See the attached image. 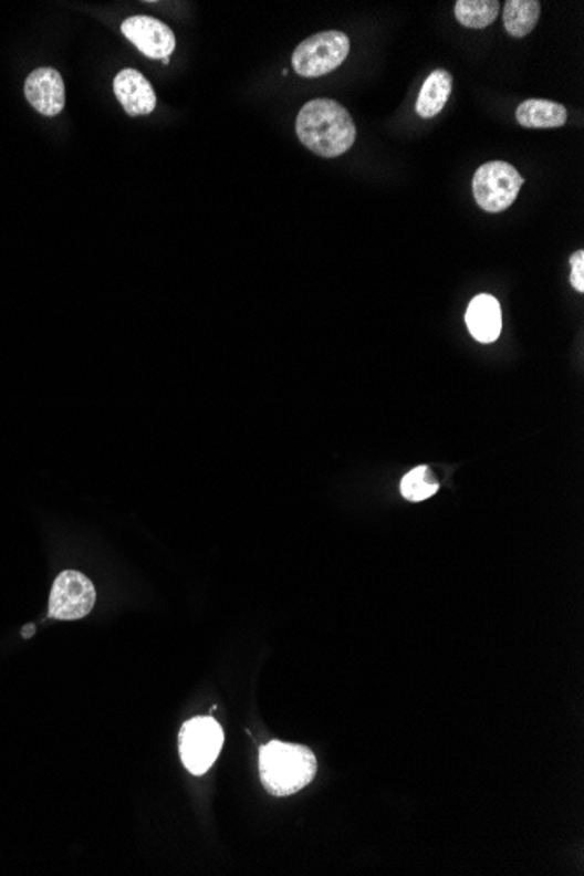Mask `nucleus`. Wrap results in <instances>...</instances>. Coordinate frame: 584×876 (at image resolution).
Instances as JSON below:
<instances>
[{"instance_id":"nucleus-7","label":"nucleus","mask_w":584,"mask_h":876,"mask_svg":"<svg viewBox=\"0 0 584 876\" xmlns=\"http://www.w3.org/2000/svg\"><path fill=\"white\" fill-rule=\"evenodd\" d=\"M123 35L144 56L153 60L170 59L176 50V35L164 21L150 17H132L123 21Z\"/></svg>"},{"instance_id":"nucleus-8","label":"nucleus","mask_w":584,"mask_h":876,"mask_svg":"<svg viewBox=\"0 0 584 876\" xmlns=\"http://www.w3.org/2000/svg\"><path fill=\"white\" fill-rule=\"evenodd\" d=\"M29 104L42 116H59L65 107V84L56 69H35L25 81Z\"/></svg>"},{"instance_id":"nucleus-2","label":"nucleus","mask_w":584,"mask_h":876,"mask_svg":"<svg viewBox=\"0 0 584 876\" xmlns=\"http://www.w3.org/2000/svg\"><path fill=\"white\" fill-rule=\"evenodd\" d=\"M317 760L305 745L280 740L267 743L259 752V773L264 789L273 796L284 797L300 793L313 781Z\"/></svg>"},{"instance_id":"nucleus-15","label":"nucleus","mask_w":584,"mask_h":876,"mask_svg":"<svg viewBox=\"0 0 584 876\" xmlns=\"http://www.w3.org/2000/svg\"><path fill=\"white\" fill-rule=\"evenodd\" d=\"M438 490L439 483L427 466H420V468L409 471L401 481L403 497L411 502L426 501Z\"/></svg>"},{"instance_id":"nucleus-16","label":"nucleus","mask_w":584,"mask_h":876,"mask_svg":"<svg viewBox=\"0 0 584 876\" xmlns=\"http://www.w3.org/2000/svg\"><path fill=\"white\" fill-rule=\"evenodd\" d=\"M571 284L577 292H584V252L577 251L571 258Z\"/></svg>"},{"instance_id":"nucleus-5","label":"nucleus","mask_w":584,"mask_h":876,"mask_svg":"<svg viewBox=\"0 0 584 876\" xmlns=\"http://www.w3.org/2000/svg\"><path fill=\"white\" fill-rule=\"evenodd\" d=\"M225 743V731L212 718H195L184 722L179 734L180 758L192 775L209 772Z\"/></svg>"},{"instance_id":"nucleus-12","label":"nucleus","mask_w":584,"mask_h":876,"mask_svg":"<svg viewBox=\"0 0 584 876\" xmlns=\"http://www.w3.org/2000/svg\"><path fill=\"white\" fill-rule=\"evenodd\" d=\"M517 119L525 128H560L567 123V109L559 102L532 98L518 105Z\"/></svg>"},{"instance_id":"nucleus-4","label":"nucleus","mask_w":584,"mask_h":876,"mask_svg":"<svg viewBox=\"0 0 584 876\" xmlns=\"http://www.w3.org/2000/svg\"><path fill=\"white\" fill-rule=\"evenodd\" d=\"M523 177L513 165L490 161L481 165L472 177V195L484 212L499 213L510 209L522 189Z\"/></svg>"},{"instance_id":"nucleus-11","label":"nucleus","mask_w":584,"mask_h":876,"mask_svg":"<svg viewBox=\"0 0 584 876\" xmlns=\"http://www.w3.org/2000/svg\"><path fill=\"white\" fill-rule=\"evenodd\" d=\"M451 77L450 72L445 69H438L427 77L426 83L421 86L420 95L417 101V114L424 119L438 116L445 105L448 104V98L451 95Z\"/></svg>"},{"instance_id":"nucleus-9","label":"nucleus","mask_w":584,"mask_h":876,"mask_svg":"<svg viewBox=\"0 0 584 876\" xmlns=\"http://www.w3.org/2000/svg\"><path fill=\"white\" fill-rule=\"evenodd\" d=\"M114 95L128 116H147L156 109L155 88L135 69H125L114 77Z\"/></svg>"},{"instance_id":"nucleus-6","label":"nucleus","mask_w":584,"mask_h":876,"mask_svg":"<svg viewBox=\"0 0 584 876\" xmlns=\"http://www.w3.org/2000/svg\"><path fill=\"white\" fill-rule=\"evenodd\" d=\"M96 592L92 581L77 571H63L51 588L50 618L72 622L88 616L95 607Z\"/></svg>"},{"instance_id":"nucleus-1","label":"nucleus","mask_w":584,"mask_h":876,"mask_svg":"<svg viewBox=\"0 0 584 876\" xmlns=\"http://www.w3.org/2000/svg\"><path fill=\"white\" fill-rule=\"evenodd\" d=\"M296 134L301 144L322 158H336L354 146L357 129L342 104L317 98L303 105L298 114Z\"/></svg>"},{"instance_id":"nucleus-13","label":"nucleus","mask_w":584,"mask_h":876,"mask_svg":"<svg viewBox=\"0 0 584 876\" xmlns=\"http://www.w3.org/2000/svg\"><path fill=\"white\" fill-rule=\"evenodd\" d=\"M541 4L538 0H508L504 4V29L513 38H525L538 25Z\"/></svg>"},{"instance_id":"nucleus-14","label":"nucleus","mask_w":584,"mask_h":876,"mask_svg":"<svg viewBox=\"0 0 584 876\" xmlns=\"http://www.w3.org/2000/svg\"><path fill=\"white\" fill-rule=\"evenodd\" d=\"M499 13L501 4L497 0H459L456 4L457 21L468 29H487Z\"/></svg>"},{"instance_id":"nucleus-10","label":"nucleus","mask_w":584,"mask_h":876,"mask_svg":"<svg viewBox=\"0 0 584 876\" xmlns=\"http://www.w3.org/2000/svg\"><path fill=\"white\" fill-rule=\"evenodd\" d=\"M466 324L472 338L480 343H493L502 331L501 305L490 294H480L469 303Z\"/></svg>"},{"instance_id":"nucleus-3","label":"nucleus","mask_w":584,"mask_h":876,"mask_svg":"<svg viewBox=\"0 0 584 876\" xmlns=\"http://www.w3.org/2000/svg\"><path fill=\"white\" fill-rule=\"evenodd\" d=\"M351 53L347 34L338 30L305 39L292 53V67L301 77H322L336 71Z\"/></svg>"}]
</instances>
